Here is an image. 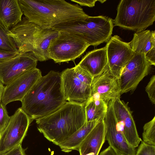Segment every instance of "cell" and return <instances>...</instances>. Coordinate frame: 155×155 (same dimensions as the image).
<instances>
[{
  "label": "cell",
  "instance_id": "52a82bcc",
  "mask_svg": "<svg viewBox=\"0 0 155 155\" xmlns=\"http://www.w3.org/2000/svg\"><path fill=\"white\" fill-rule=\"evenodd\" d=\"M59 32L58 36L52 41L48 51L49 59L53 60L55 63L74 61L90 46L74 34Z\"/></svg>",
  "mask_w": 155,
  "mask_h": 155
},
{
  "label": "cell",
  "instance_id": "d6a6232c",
  "mask_svg": "<svg viewBox=\"0 0 155 155\" xmlns=\"http://www.w3.org/2000/svg\"><path fill=\"white\" fill-rule=\"evenodd\" d=\"M99 155H117L114 151L109 146L101 152Z\"/></svg>",
  "mask_w": 155,
  "mask_h": 155
},
{
  "label": "cell",
  "instance_id": "4fadbf2b",
  "mask_svg": "<svg viewBox=\"0 0 155 155\" xmlns=\"http://www.w3.org/2000/svg\"><path fill=\"white\" fill-rule=\"evenodd\" d=\"M38 60L29 53L16 56L0 62V82L7 85L25 72L36 68Z\"/></svg>",
  "mask_w": 155,
  "mask_h": 155
},
{
  "label": "cell",
  "instance_id": "ffe728a7",
  "mask_svg": "<svg viewBox=\"0 0 155 155\" xmlns=\"http://www.w3.org/2000/svg\"><path fill=\"white\" fill-rule=\"evenodd\" d=\"M59 32L53 29H44L37 38L34 48L30 53L40 61L49 60L48 49L50 44L59 35Z\"/></svg>",
  "mask_w": 155,
  "mask_h": 155
},
{
  "label": "cell",
  "instance_id": "7a4b0ae2",
  "mask_svg": "<svg viewBox=\"0 0 155 155\" xmlns=\"http://www.w3.org/2000/svg\"><path fill=\"white\" fill-rule=\"evenodd\" d=\"M25 18L43 29L87 17L81 7L64 0H18Z\"/></svg>",
  "mask_w": 155,
  "mask_h": 155
},
{
  "label": "cell",
  "instance_id": "7402d4cb",
  "mask_svg": "<svg viewBox=\"0 0 155 155\" xmlns=\"http://www.w3.org/2000/svg\"><path fill=\"white\" fill-rule=\"evenodd\" d=\"M101 119L86 122L80 128L59 144L58 146L61 151L66 153L74 150L78 151L83 140Z\"/></svg>",
  "mask_w": 155,
  "mask_h": 155
},
{
  "label": "cell",
  "instance_id": "5b68a950",
  "mask_svg": "<svg viewBox=\"0 0 155 155\" xmlns=\"http://www.w3.org/2000/svg\"><path fill=\"white\" fill-rule=\"evenodd\" d=\"M114 26L136 32L144 30L155 20V0H121Z\"/></svg>",
  "mask_w": 155,
  "mask_h": 155
},
{
  "label": "cell",
  "instance_id": "277c9868",
  "mask_svg": "<svg viewBox=\"0 0 155 155\" xmlns=\"http://www.w3.org/2000/svg\"><path fill=\"white\" fill-rule=\"evenodd\" d=\"M114 26L113 20L110 17L88 15L81 20L56 25L52 29L74 34L90 46H96L109 40Z\"/></svg>",
  "mask_w": 155,
  "mask_h": 155
},
{
  "label": "cell",
  "instance_id": "e575fe53",
  "mask_svg": "<svg viewBox=\"0 0 155 155\" xmlns=\"http://www.w3.org/2000/svg\"></svg>",
  "mask_w": 155,
  "mask_h": 155
},
{
  "label": "cell",
  "instance_id": "ba28073f",
  "mask_svg": "<svg viewBox=\"0 0 155 155\" xmlns=\"http://www.w3.org/2000/svg\"><path fill=\"white\" fill-rule=\"evenodd\" d=\"M32 121L21 107L16 110L10 116L7 127L0 133V155L21 144Z\"/></svg>",
  "mask_w": 155,
  "mask_h": 155
},
{
  "label": "cell",
  "instance_id": "d6986e66",
  "mask_svg": "<svg viewBox=\"0 0 155 155\" xmlns=\"http://www.w3.org/2000/svg\"><path fill=\"white\" fill-rule=\"evenodd\" d=\"M23 14L18 0H0V22L8 28L20 22Z\"/></svg>",
  "mask_w": 155,
  "mask_h": 155
},
{
  "label": "cell",
  "instance_id": "e0dca14e",
  "mask_svg": "<svg viewBox=\"0 0 155 155\" xmlns=\"http://www.w3.org/2000/svg\"><path fill=\"white\" fill-rule=\"evenodd\" d=\"M105 141V125L103 118L81 143L78 149L80 155H99Z\"/></svg>",
  "mask_w": 155,
  "mask_h": 155
},
{
  "label": "cell",
  "instance_id": "44dd1931",
  "mask_svg": "<svg viewBox=\"0 0 155 155\" xmlns=\"http://www.w3.org/2000/svg\"><path fill=\"white\" fill-rule=\"evenodd\" d=\"M129 43L135 54L145 55L155 47V31L146 30L136 32Z\"/></svg>",
  "mask_w": 155,
  "mask_h": 155
},
{
  "label": "cell",
  "instance_id": "9c48e42d",
  "mask_svg": "<svg viewBox=\"0 0 155 155\" xmlns=\"http://www.w3.org/2000/svg\"><path fill=\"white\" fill-rule=\"evenodd\" d=\"M151 66L145 54H134L122 68L118 78L120 94L133 91L148 74Z\"/></svg>",
  "mask_w": 155,
  "mask_h": 155
},
{
  "label": "cell",
  "instance_id": "6da1fadb",
  "mask_svg": "<svg viewBox=\"0 0 155 155\" xmlns=\"http://www.w3.org/2000/svg\"><path fill=\"white\" fill-rule=\"evenodd\" d=\"M21 102V108L32 120L58 110L66 102L63 91L61 73L51 70L42 76Z\"/></svg>",
  "mask_w": 155,
  "mask_h": 155
},
{
  "label": "cell",
  "instance_id": "484cf974",
  "mask_svg": "<svg viewBox=\"0 0 155 155\" xmlns=\"http://www.w3.org/2000/svg\"><path fill=\"white\" fill-rule=\"evenodd\" d=\"M10 119L5 106L0 102V132L2 131L7 127Z\"/></svg>",
  "mask_w": 155,
  "mask_h": 155
},
{
  "label": "cell",
  "instance_id": "83f0119b",
  "mask_svg": "<svg viewBox=\"0 0 155 155\" xmlns=\"http://www.w3.org/2000/svg\"><path fill=\"white\" fill-rule=\"evenodd\" d=\"M145 91L153 104H155V75H153L145 88Z\"/></svg>",
  "mask_w": 155,
  "mask_h": 155
},
{
  "label": "cell",
  "instance_id": "5bb4252c",
  "mask_svg": "<svg viewBox=\"0 0 155 155\" xmlns=\"http://www.w3.org/2000/svg\"><path fill=\"white\" fill-rule=\"evenodd\" d=\"M44 29L24 17L20 22L10 29L8 35L14 41L19 53L30 54L34 48L37 38Z\"/></svg>",
  "mask_w": 155,
  "mask_h": 155
},
{
  "label": "cell",
  "instance_id": "3957f363",
  "mask_svg": "<svg viewBox=\"0 0 155 155\" xmlns=\"http://www.w3.org/2000/svg\"><path fill=\"white\" fill-rule=\"evenodd\" d=\"M35 120L39 131L58 146L86 123L84 106L66 102L53 113Z\"/></svg>",
  "mask_w": 155,
  "mask_h": 155
},
{
  "label": "cell",
  "instance_id": "30bf717a",
  "mask_svg": "<svg viewBox=\"0 0 155 155\" xmlns=\"http://www.w3.org/2000/svg\"><path fill=\"white\" fill-rule=\"evenodd\" d=\"M113 100L107 103V111L103 118L105 140L117 155H135L136 148L128 143L120 130L113 109Z\"/></svg>",
  "mask_w": 155,
  "mask_h": 155
},
{
  "label": "cell",
  "instance_id": "2e32d148",
  "mask_svg": "<svg viewBox=\"0 0 155 155\" xmlns=\"http://www.w3.org/2000/svg\"><path fill=\"white\" fill-rule=\"evenodd\" d=\"M91 88V95H96L107 104L111 100L120 98L118 79L108 65L101 73L93 78Z\"/></svg>",
  "mask_w": 155,
  "mask_h": 155
},
{
  "label": "cell",
  "instance_id": "8992f818",
  "mask_svg": "<svg viewBox=\"0 0 155 155\" xmlns=\"http://www.w3.org/2000/svg\"><path fill=\"white\" fill-rule=\"evenodd\" d=\"M63 93L66 101L85 106L91 97L93 77L78 64L61 72Z\"/></svg>",
  "mask_w": 155,
  "mask_h": 155
},
{
  "label": "cell",
  "instance_id": "1f68e13d",
  "mask_svg": "<svg viewBox=\"0 0 155 155\" xmlns=\"http://www.w3.org/2000/svg\"><path fill=\"white\" fill-rule=\"evenodd\" d=\"M145 58L151 65H155V47L153 48L145 55Z\"/></svg>",
  "mask_w": 155,
  "mask_h": 155
},
{
  "label": "cell",
  "instance_id": "836d02e7",
  "mask_svg": "<svg viewBox=\"0 0 155 155\" xmlns=\"http://www.w3.org/2000/svg\"><path fill=\"white\" fill-rule=\"evenodd\" d=\"M4 87L3 85L0 82V102H1L2 94Z\"/></svg>",
  "mask_w": 155,
  "mask_h": 155
},
{
  "label": "cell",
  "instance_id": "4dcf8cb0",
  "mask_svg": "<svg viewBox=\"0 0 155 155\" xmlns=\"http://www.w3.org/2000/svg\"><path fill=\"white\" fill-rule=\"evenodd\" d=\"M71 1L78 3L82 6L93 7L95 6L97 0H71Z\"/></svg>",
  "mask_w": 155,
  "mask_h": 155
},
{
  "label": "cell",
  "instance_id": "603a6c76",
  "mask_svg": "<svg viewBox=\"0 0 155 155\" xmlns=\"http://www.w3.org/2000/svg\"><path fill=\"white\" fill-rule=\"evenodd\" d=\"M107 108V104L97 96L92 95L84 106L86 122L103 118Z\"/></svg>",
  "mask_w": 155,
  "mask_h": 155
},
{
  "label": "cell",
  "instance_id": "ac0fdd59",
  "mask_svg": "<svg viewBox=\"0 0 155 155\" xmlns=\"http://www.w3.org/2000/svg\"><path fill=\"white\" fill-rule=\"evenodd\" d=\"M78 64L93 78L100 74L107 65L106 46L88 52Z\"/></svg>",
  "mask_w": 155,
  "mask_h": 155
},
{
  "label": "cell",
  "instance_id": "8fae6325",
  "mask_svg": "<svg viewBox=\"0 0 155 155\" xmlns=\"http://www.w3.org/2000/svg\"><path fill=\"white\" fill-rule=\"evenodd\" d=\"M42 76L41 71L37 68L23 73L5 87L1 102L6 106L12 102L21 101Z\"/></svg>",
  "mask_w": 155,
  "mask_h": 155
},
{
  "label": "cell",
  "instance_id": "4316f807",
  "mask_svg": "<svg viewBox=\"0 0 155 155\" xmlns=\"http://www.w3.org/2000/svg\"><path fill=\"white\" fill-rule=\"evenodd\" d=\"M135 155H155V146L148 144L142 140Z\"/></svg>",
  "mask_w": 155,
  "mask_h": 155
},
{
  "label": "cell",
  "instance_id": "7c38bea8",
  "mask_svg": "<svg viewBox=\"0 0 155 155\" xmlns=\"http://www.w3.org/2000/svg\"><path fill=\"white\" fill-rule=\"evenodd\" d=\"M107 42V65L111 72L118 79L122 68L135 53L129 43L124 42L117 35L111 37Z\"/></svg>",
  "mask_w": 155,
  "mask_h": 155
},
{
  "label": "cell",
  "instance_id": "cb8c5ba5",
  "mask_svg": "<svg viewBox=\"0 0 155 155\" xmlns=\"http://www.w3.org/2000/svg\"><path fill=\"white\" fill-rule=\"evenodd\" d=\"M9 31L0 22V51L19 53L14 41L8 35Z\"/></svg>",
  "mask_w": 155,
  "mask_h": 155
},
{
  "label": "cell",
  "instance_id": "d4e9b609",
  "mask_svg": "<svg viewBox=\"0 0 155 155\" xmlns=\"http://www.w3.org/2000/svg\"><path fill=\"white\" fill-rule=\"evenodd\" d=\"M142 138L144 142L155 146V116L143 126Z\"/></svg>",
  "mask_w": 155,
  "mask_h": 155
},
{
  "label": "cell",
  "instance_id": "f1b7e54d",
  "mask_svg": "<svg viewBox=\"0 0 155 155\" xmlns=\"http://www.w3.org/2000/svg\"><path fill=\"white\" fill-rule=\"evenodd\" d=\"M0 155H25V150L21 144L6 153Z\"/></svg>",
  "mask_w": 155,
  "mask_h": 155
},
{
  "label": "cell",
  "instance_id": "f546056e",
  "mask_svg": "<svg viewBox=\"0 0 155 155\" xmlns=\"http://www.w3.org/2000/svg\"><path fill=\"white\" fill-rule=\"evenodd\" d=\"M19 53L0 51V62L15 57Z\"/></svg>",
  "mask_w": 155,
  "mask_h": 155
},
{
  "label": "cell",
  "instance_id": "9a60e30c",
  "mask_svg": "<svg viewBox=\"0 0 155 155\" xmlns=\"http://www.w3.org/2000/svg\"><path fill=\"white\" fill-rule=\"evenodd\" d=\"M113 107L120 130L128 143L136 148L142 140L138 134L128 103L116 99L113 100Z\"/></svg>",
  "mask_w": 155,
  "mask_h": 155
}]
</instances>
